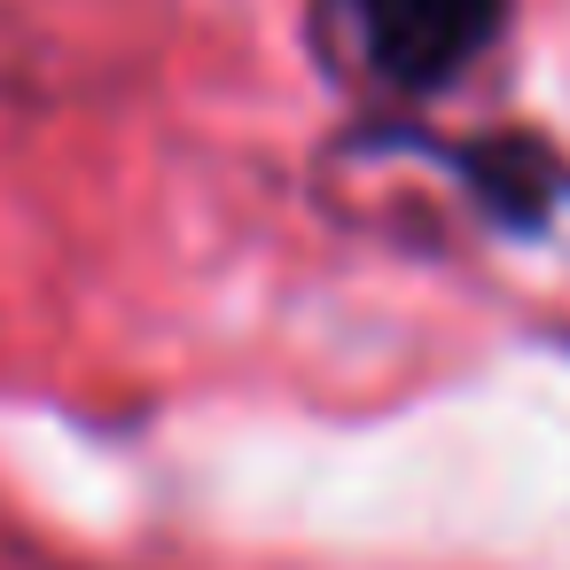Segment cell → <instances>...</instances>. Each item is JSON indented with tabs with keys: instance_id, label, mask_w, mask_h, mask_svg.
<instances>
[{
	"instance_id": "6da1fadb",
	"label": "cell",
	"mask_w": 570,
	"mask_h": 570,
	"mask_svg": "<svg viewBox=\"0 0 570 570\" xmlns=\"http://www.w3.org/2000/svg\"><path fill=\"white\" fill-rule=\"evenodd\" d=\"M508 0H321L328 56L375 95H445L492 40Z\"/></svg>"
}]
</instances>
